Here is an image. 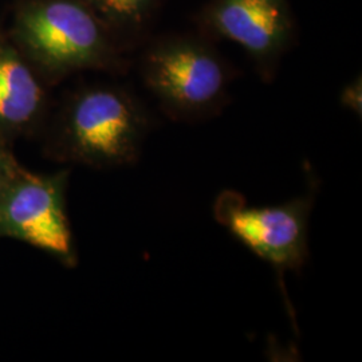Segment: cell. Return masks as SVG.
Masks as SVG:
<instances>
[{
  "instance_id": "cell-1",
  "label": "cell",
  "mask_w": 362,
  "mask_h": 362,
  "mask_svg": "<svg viewBox=\"0 0 362 362\" xmlns=\"http://www.w3.org/2000/svg\"><path fill=\"white\" fill-rule=\"evenodd\" d=\"M10 38L52 85L74 73H125L129 62L83 0H19Z\"/></svg>"
},
{
  "instance_id": "cell-2",
  "label": "cell",
  "mask_w": 362,
  "mask_h": 362,
  "mask_svg": "<svg viewBox=\"0 0 362 362\" xmlns=\"http://www.w3.org/2000/svg\"><path fill=\"white\" fill-rule=\"evenodd\" d=\"M152 130V116L132 91L93 83L73 91L52 128L54 158L94 168L134 164Z\"/></svg>"
},
{
  "instance_id": "cell-3",
  "label": "cell",
  "mask_w": 362,
  "mask_h": 362,
  "mask_svg": "<svg viewBox=\"0 0 362 362\" xmlns=\"http://www.w3.org/2000/svg\"><path fill=\"white\" fill-rule=\"evenodd\" d=\"M139 59L140 77L160 110L175 122H200L219 116L230 103L238 71L199 33L151 37Z\"/></svg>"
},
{
  "instance_id": "cell-4",
  "label": "cell",
  "mask_w": 362,
  "mask_h": 362,
  "mask_svg": "<svg viewBox=\"0 0 362 362\" xmlns=\"http://www.w3.org/2000/svg\"><path fill=\"white\" fill-rule=\"evenodd\" d=\"M318 182L305 194L278 206H250L245 196L233 189L218 194L214 216L220 226L275 272L286 309L296 325V311L287 297V272H299L309 260V224Z\"/></svg>"
},
{
  "instance_id": "cell-5",
  "label": "cell",
  "mask_w": 362,
  "mask_h": 362,
  "mask_svg": "<svg viewBox=\"0 0 362 362\" xmlns=\"http://www.w3.org/2000/svg\"><path fill=\"white\" fill-rule=\"evenodd\" d=\"M199 31L240 46L264 83H272L297 42L290 0H209L196 15Z\"/></svg>"
},
{
  "instance_id": "cell-6",
  "label": "cell",
  "mask_w": 362,
  "mask_h": 362,
  "mask_svg": "<svg viewBox=\"0 0 362 362\" xmlns=\"http://www.w3.org/2000/svg\"><path fill=\"white\" fill-rule=\"evenodd\" d=\"M67 180L69 170L37 175L21 169L0 197V236L22 240L74 267L78 258L66 212Z\"/></svg>"
},
{
  "instance_id": "cell-7",
  "label": "cell",
  "mask_w": 362,
  "mask_h": 362,
  "mask_svg": "<svg viewBox=\"0 0 362 362\" xmlns=\"http://www.w3.org/2000/svg\"><path fill=\"white\" fill-rule=\"evenodd\" d=\"M49 82L10 38L0 34V137L37 129L49 109Z\"/></svg>"
},
{
  "instance_id": "cell-8",
  "label": "cell",
  "mask_w": 362,
  "mask_h": 362,
  "mask_svg": "<svg viewBox=\"0 0 362 362\" xmlns=\"http://www.w3.org/2000/svg\"><path fill=\"white\" fill-rule=\"evenodd\" d=\"M118 46L130 52L151 38L164 0H83Z\"/></svg>"
},
{
  "instance_id": "cell-9",
  "label": "cell",
  "mask_w": 362,
  "mask_h": 362,
  "mask_svg": "<svg viewBox=\"0 0 362 362\" xmlns=\"http://www.w3.org/2000/svg\"><path fill=\"white\" fill-rule=\"evenodd\" d=\"M22 168L8 149V141L0 137V197Z\"/></svg>"
},
{
  "instance_id": "cell-10",
  "label": "cell",
  "mask_w": 362,
  "mask_h": 362,
  "mask_svg": "<svg viewBox=\"0 0 362 362\" xmlns=\"http://www.w3.org/2000/svg\"><path fill=\"white\" fill-rule=\"evenodd\" d=\"M339 104L361 119L362 116V78L354 77L348 82L339 93Z\"/></svg>"
}]
</instances>
